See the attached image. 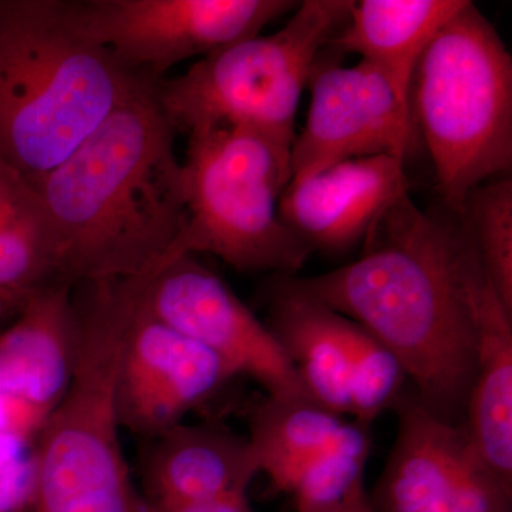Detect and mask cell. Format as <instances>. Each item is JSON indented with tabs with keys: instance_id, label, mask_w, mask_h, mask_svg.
<instances>
[{
	"instance_id": "ffe728a7",
	"label": "cell",
	"mask_w": 512,
	"mask_h": 512,
	"mask_svg": "<svg viewBox=\"0 0 512 512\" xmlns=\"http://www.w3.org/2000/svg\"><path fill=\"white\" fill-rule=\"evenodd\" d=\"M345 421L312 400L265 396L249 420L248 441L259 473L276 490L291 493L302 471L332 443Z\"/></svg>"
},
{
	"instance_id": "ac0fdd59",
	"label": "cell",
	"mask_w": 512,
	"mask_h": 512,
	"mask_svg": "<svg viewBox=\"0 0 512 512\" xmlns=\"http://www.w3.org/2000/svg\"><path fill=\"white\" fill-rule=\"evenodd\" d=\"M468 0H353L336 43L343 52L413 82L421 53Z\"/></svg>"
},
{
	"instance_id": "9c48e42d",
	"label": "cell",
	"mask_w": 512,
	"mask_h": 512,
	"mask_svg": "<svg viewBox=\"0 0 512 512\" xmlns=\"http://www.w3.org/2000/svg\"><path fill=\"white\" fill-rule=\"evenodd\" d=\"M392 410L396 441L369 495L376 512H512V485L488 467L464 424L437 416L410 383Z\"/></svg>"
},
{
	"instance_id": "7c38bea8",
	"label": "cell",
	"mask_w": 512,
	"mask_h": 512,
	"mask_svg": "<svg viewBox=\"0 0 512 512\" xmlns=\"http://www.w3.org/2000/svg\"><path fill=\"white\" fill-rule=\"evenodd\" d=\"M234 376L211 350L144 311L140 295L117 377L121 427L156 437Z\"/></svg>"
},
{
	"instance_id": "cb8c5ba5",
	"label": "cell",
	"mask_w": 512,
	"mask_h": 512,
	"mask_svg": "<svg viewBox=\"0 0 512 512\" xmlns=\"http://www.w3.org/2000/svg\"><path fill=\"white\" fill-rule=\"evenodd\" d=\"M49 412L35 404L0 393V433H13L35 440Z\"/></svg>"
},
{
	"instance_id": "ba28073f",
	"label": "cell",
	"mask_w": 512,
	"mask_h": 512,
	"mask_svg": "<svg viewBox=\"0 0 512 512\" xmlns=\"http://www.w3.org/2000/svg\"><path fill=\"white\" fill-rule=\"evenodd\" d=\"M74 29L137 76L164 79L175 64L207 57L295 8L289 0H64Z\"/></svg>"
},
{
	"instance_id": "4316f807",
	"label": "cell",
	"mask_w": 512,
	"mask_h": 512,
	"mask_svg": "<svg viewBox=\"0 0 512 512\" xmlns=\"http://www.w3.org/2000/svg\"><path fill=\"white\" fill-rule=\"evenodd\" d=\"M12 308L20 309V305H16V303L10 302L8 299L0 298V318Z\"/></svg>"
},
{
	"instance_id": "603a6c76",
	"label": "cell",
	"mask_w": 512,
	"mask_h": 512,
	"mask_svg": "<svg viewBox=\"0 0 512 512\" xmlns=\"http://www.w3.org/2000/svg\"><path fill=\"white\" fill-rule=\"evenodd\" d=\"M350 349H352V383L350 417L372 426L393 404L409 384L406 370L392 350L362 326L350 320Z\"/></svg>"
},
{
	"instance_id": "6da1fadb",
	"label": "cell",
	"mask_w": 512,
	"mask_h": 512,
	"mask_svg": "<svg viewBox=\"0 0 512 512\" xmlns=\"http://www.w3.org/2000/svg\"><path fill=\"white\" fill-rule=\"evenodd\" d=\"M350 264L293 285L392 350L441 419L464 424L485 306L498 298L460 214L421 210L409 192Z\"/></svg>"
},
{
	"instance_id": "e0dca14e",
	"label": "cell",
	"mask_w": 512,
	"mask_h": 512,
	"mask_svg": "<svg viewBox=\"0 0 512 512\" xmlns=\"http://www.w3.org/2000/svg\"><path fill=\"white\" fill-rule=\"evenodd\" d=\"M64 282L55 225L35 185L0 160V296L23 305Z\"/></svg>"
},
{
	"instance_id": "7402d4cb",
	"label": "cell",
	"mask_w": 512,
	"mask_h": 512,
	"mask_svg": "<svg viewBox=\"0 0 512 512\" xmlns=\"http://www.w3.org/2000/svg\"><path fill=\"white\" fill-rule=\"evenodd\" d=\"M491 284L512 313V178L478 185L460 212Z\"/></svg>"
},
{
	"instance_id": "8fae6325",
	"label": "cell",
	"mask_w": 512,
	"mask_h": 512,
	"mask_svg": "<svg viewBox=\"0 0 512 512\" xmlns=\"http://www.w3.org/2000/svg\"><path fill=\"white\" fill-rule=\"evenodd\" d=\"M313 74L306 124L292 147V181L353 158L406 160L412 83L363 60Z\"/></svg>"
},
{
	"instance_id": "8992f818",
	"label": "cell",
	"mask_w": 512,
	"mask_h": 512,
	"mask_svg": "<svg viewBox=\"0 0 512 512\" xmlns=\"http://www.w3.org/2000/svg\"><path fill=\"white\" fill-rule=\"evenodd\" d=\"M187 225L173 256L212 254L245 272L293 276L312 249L282 220L292 147L244 127L188 136Z\"/></svg>"
},
{
	"instance_id": "d6986e66",
	"label": "cell",
	"mask_w": 512,
	"mask_h": 512,
	"mask_svg": "<svg viewBox=\"0 0 512 512\" xmlns=\"http://www.w3.org/2000/svg\"><path fill=\"white\" fill-rule=\"evenodd\" d=\"M464 426L488 467L512 485V313L500 298L481 315Z\"/></svg>"
},
{
	"instance_id": "2e32d148",
	"label": "cell",
	"mask_w": 512,
	"mask_h": 512,
	"mask_svg": "<svg viewBox=\"0 0 512 512\" xmlns=\"http://www.w3.org/2000/svg\"><path fill=\"white\" fill-rule=\"evenodd\" d=\"M258 474L248 439L208 424L180 423L158 434L144 463L151 504L247 494Z\"/></svg>"
},
{
	"instance_id": "484cf974",
	"label": "cell",
	"mask_w": 512,
	"mask_h": 512,
	"mask_svg": "<svg viewBox=\"0 0 512 512\" xmlns=\"http://www.w3.org/2000/svg\"><path fill=\"white\" fill-rule=\"evenodd\" d=\"M328 512H376L375 508H373L372 503H370L369 494L366 493V488L363 490L357 491L352 498H349L346 503L339 505L335 510H330Z\"/></svg>"
},
{
	"instance_id": "30bf717a",
	"label": "cell",
	"mask_w": 512,
	"mask_h": 512,
	"mask_svg": "<svg viewBox=\"0 0 512 512\" xmlns=\"http://www.w3.org/2000/svg\"><path fill=\"white\" fill-rule=\"evenodd\" d=\"M141 306L211 350L235 376L261 384L266 396L312 400L266 323L195 256H180L156 269L141 293Z\"/></svg>"
},
{
	"instance_id": "52a82bcc",
	"label": "cell",
	"mask_w": 512,
	"mask_h": 512,
	"mask_svg": "<svg viewBox=\"0 0 512 512\" xmlns=\"http://www.w3.org/2000/svg\"><path fill=\"white\" fill-rule=\"evenodd\" d=\"M352 2L305 0L278 32L248 37L160 80L157 101L175 133L244 127L293 147L316 57L345 25Z\"/></svg>"
},
{
	"instance_id": "d4e9b609",
	"label": "cell",
	"mask_w": 512,
	"mask_h": 512,
	"mask_svg": "<svg viewBox=\"0 0 512 512\" xmlns=\"http://www.w3.org/2000/svg\"><path fill=\"white\" fill-rule=\"evenodd\" d=\"M147 512H254L247 494H229L207 500L174 504H151Z\"/></svg>"
},
{
	"instance_id": "4fadbf2b",
	"label": "cell",
	"mask_w": 512,
	"mask_h": 512,
	"mask_svg": "<svg viewBox=\"0 0 512 512\" xmlns=\"http://www.w3.org/2000/svg\"><path fill=\"white\" fill-rule=\"evenodd\" d=\"M404 164L393 156L353 158L292 181L279 204L282 220L311 249L348 251L409 192Z\"/></svg>"
},
{
	"instance_id": "5b68a950",
	"label": "cell",
	"mask_w": 512,
	"mask_h": 512,
	"mask_svg": "<svg viewBox=\"0 0 512 512\" xmlns=\"http://www.w3.org/2000/svg\"><path fill=\"white\" fill-rule=\"evenodd\" d=\"M419 123L447 210L512 165V57L473 2L439 29L412 82Z\"/></svg>"
},
{
	"instance_id": "277c9868",
	"label": "cell",
	"mask_w": 512,
	"mask_h": 512,
	"mask_svg": "<svg viewBox=\"0 0 512 512\" xmlns=\"http://www.w3.org/2000/svg\"><path fill=\"white\" fill-rule=\"evenodd\" d=\"M80 285L72 380L36 436L25 512H147L128 473L117 412L121 355L146 279Z\"/></svg>"
},
{
	"instance_id": "9a60e30c",
	"label": "cell",
	"mask_w": 512,
	"mask_h": 512,
	"mask_svg": "<svg viewBox=\"0 0 512 512\" xmlns=\"http://www.w3.org/2000/svg\"><path fill=\"white\" fill-rule=\"evenodd\" d=\"M350 319L281 276L266 323L313 402L350 417L352 349Z\"/></svg>"
},
{
	"instance_id": "83f0119b",
	"label": "cell",
	"mask_w": 512,
	"mask_h": 512,
	"mask_svg": "<svg viewBox=\"0 0 512 512\" xmlns=\"http://www.w3.org/2000/svg\"><path fill=\"white\" fill-rule=\"evenodd\" d=\"M0 298H2V296H0ZM3 299H6V298H3ZM8 301H9V299H8ZM10 302H12V301H10ZM13 303H15V302H13ZM16 305H18V303H16ZM20 306H22V305H20Z\"/></svg>"
},
{
	"instance_id": "44dd1931",
	"label": "cell",
	"mask_w": 512,
	"mask_h": 512,
	"mask_svg": "<svg viewBox=\"0 0 512 512\" xmlns=\"http://www.w3.org/2000/svg\"><path fill=\"white\" fill-rule=\"evenodd\" d=\"M370 426L346 420L338 436L302 471L291 494L296 512H328L365 488Z\"/></svg>"
},
{
	"instance_id": "5bb4252c",
	"label": "cell",
	"mask_w": 512,
	"mask_h": 512,
	"mask_svg": "<svg viewBox=\"0 0 512 512\" xmlns=\"http://www.w3.org/2000/svg\"><path fill=\"white\" fill-rule=\"evenodd\" d=\"M73 284L56 282L30 295L0 335V393L52 412L72 380L77 339Z\"/></svg>"
},
{
	"instance_id": "7a4b0ae2",
	"label": "cell",
	"mask_w": 512,
	"mask_h": 512,
	"mask_svg": "<svg viewBox=\"0 0 512 512\" xmlns=\"http://www.w3.org/2000/svg\"><path fill=\"white\" fill-rule=\"evenodd\" d=\"M146 80L35 184L73 285L137 278L167 262L187 225L175 130Z\"/></svg>"
},
{
	"instance_id": "3957f363",
	"label": "cell",
	"mask_w": 512,
	"mask_h": 512,
	"mask_svg": "<svg viewBox=\"0 0 512 512\" xmlns=\"http://www.w3.org/2000/svg\"><path fill=\"white\" fill-rule=\"evenodd\" d=\"M146 80L80 35L64 0H0V160L30 184Z\"/></svg>"
}]
</instances>
